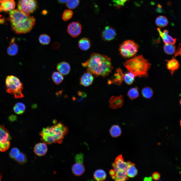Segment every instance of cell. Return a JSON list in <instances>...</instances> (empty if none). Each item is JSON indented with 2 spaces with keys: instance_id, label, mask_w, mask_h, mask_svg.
<instances>
[{
  "instance_id": "22",
  "label": "cell",
  "mask_w": 181,
  "mask_h": 181,
  "mask_svg": "<svg viewBox=\"0 0 181 181\" xmlns=\"http://www.w3.org/2000/svg\"><path fill=\"white\" fill-rule=\"evenodd\" d=\"M91 42L88 38H82L79 41L78 45L79 48L82 50L86 51L88 50L91 46Z\"/></svg>"
},
{
  "instance_id": "33",
  "label": "cell",
  "mask_w": 181,
  "mask_h": 181,
  "mask_svg": "<svg viewBox=\"0 0 181 181\" xmlns=\"http://www.w3.org/2000/svg\"><path fill=\"white\" fill-rule=\"evenodd\" d=\"M142 93L143 96L146 99H150L153 95L152 89L148 87H145L142 90Z\"/></svg>"
},
{
  "instance_id": "19",
  "label": "cell",
  "mask_w": 181,
  "mask_h": 181,
  "mask_svg": "<svg viewBox=\"0 0 181 181\" xmlns=\"http://www.w3.org/2000/svg\"><path fill=\"white\" fill-rule=\"evenodd\" d=\"M116 72L117 73L114 74L111 83L119 85L121 84L124 80V74L120 68L117 69Z\"/></svg>"
},
{
  "instance_id": "16",
  "label": "cell",
  "mask_w": 181,
  "mask_h": 181,
  "mask_svg": "<svg viewBox=\"0 0 181 181\" xmlns=\"http://www.w3.org/2000/svg\"><path fill=\"white\" fill-rule=\"evenodd\" d=\"M48 150L47 144L44 142L36 144L34 148L35 153L39 156H42L46 154Z\"/></svg>"
},
{
  "instance_id": "27",
  "label": "cell",
  "mask_w": 181,
  "mask_h": 181,
  "mask_svg": "<svg viewBox=\"0 0 181 181\" xmlns=\"http://www.w3.org/2000/svg\"><path fill=\"white\" fill-rule=\"evenodd\" d=\"M52 78L54 82L56 84H59L62 82L64 78L62 75L59 72L55 71L53 73Z\"/></svg>"
},
{
  "instance_id": "29",
  "label": "cell",
  "mask_w": 181,
  "mask_h": 181,
  "mask_svg": "<svg viewBox=\"0 0 181 181\" xmlns=\"http://www.w3.org/2000/svg\"><path fill=\"white\" fill-rule=\"evenodd\" d=\"M25 109V106L23 103L19 102L17 103L13 107V110L15 113L18 114L23 113Z\"/></svg>"
},
{
  "instance_id": "10",
  "label": "cell",
  "mask_w": 181,
  "mask_h": 181,
  "mask_svg": "<svg viewBox=\"0 0 181 181\" xmlns=\"http://www.w3.org/2000/svg\"><path fill=\"white\" fill-rule=\"evenodd\" d=\"M116 35L115 29L110 26H106L101 33V37L103 40L109 41L114 39Z\"/></svg>"
},
{
  "instance_id": "3",
  "label": "cell",
  "mask_w": 181,
  "mask_h": 181,
  "mask_svg": "<svg viewBox=\"0 0 181 181\" xmlns=\"http://www.w3.org/2000/svg\"><path fill=\"white\" fill-rule=\"evenodd\" d=\"M68 132V127L61 122L55 123L51 126L43 128L39 133L41 141L47 144H61Z\"/></svg>"
},
{
  "instance_id": "1",
  "label": "cell",
  "mask_w": 181,
  "mask_h": 181,
  "mask_svg": "<svg viewBox=\"0 0 181 181\" xmlns=\"http://www.w3.org/2000/svg\"><path fill=\"white\" fill-rule=\"evenodd\" d=\"M82 65L86 67L87 72L95 76L104 77L108 76L113 69L109 57L97 53L92 54Z\"/></svg>"
},
{
  "instance_id": "20",
  "label": "cell",
  "mask_w": 181,
  "mask_h": 181,
  "mask_svg": "<svg viewBox=\"0 0 181 181\" xmlns=\"http://www.w3.org/2000/svg\"><path fill=\"white\" fill-rule=\"evenodd\" d=\"M166 61L167 62V68L172 75L175 71L179 68V64L178 61L174 57H173L170 60Z\"/></svg>"
},
{
  "instance_id": "37",
  "label": "cell",
  "mask_w": 181,
  "mask_h": 181,
  "mask_svg": "<svg viewBox=\"0 0 181 181\" xmlns=\"http://www.w3.org/2000/svg\"><path fill=\"white\" fill-rule=\"evenodd\" d=\"M73 15V12L72 11L69 9L66 10L63 12L62 16V19L65 21H67L71 18Z\"/></svg>"
},
{
  "instance_id": "21",
  "label": "cell",
  "mask_w": 181,
  "mask_h": 181,
  "mask_svg": "<svg viewBox=\"0 0 181 181\" xmlns=\"http://www.w3.org/2000/svg\"><path fill=\"white\" fill-rule=\"evenodd\" d=\"M15 38H12L10 41V44L7 49V53L11 56H14L17 53L18 48V47L15 42Z\"/></svg>"
},
{
  "instance_id": "14",
  "label": "cell",
  "mask_w": 181,
  "mask_h": 181,
  "mask_svg": "<svg viewBox=\"0 0 181 181\" xmlns=\"http://www.w3.org/2000/svg\"><path fill=\"white\" fill-rule=\"evenodd\" d=\"M157 30L165 44L168 43L174 44L175 43L176 39L173 38L169 35L168 31V30L165 29L163 32L159 28H158Z\"/></svg>"
},
{
  "instance_id": "28",
  "label": "cell",
  "mask_w": 181,
  "mask_h": 181,
  "mask_svg": "<svg viewBox=\"0 0 181 181\" xmlns=\"http://www.w3.org/2000/svg\"><path fill=\"white\" fill-rule=\"evenodd\" d=\"M110 133L111 135L114 137H117L120 136L121 133L120 127L117 125H114L111 128Z\"/></svg>"
},
{
  "instance_id": "9",
  "label": "cell",
  "mask_w": 181,
  "mask_h": 181,
  "mask_svg": "<svg viewBox=\"0 0 181 181\" xmlns=\"http://www.w3.org/2000/svg\"><path fill=\"white\" fill-rule=\"evenodd\" d=\"M82 26L77 22H73L70 24L67 28V31L69 35L74 37H76L81 33Z\"/></svg>"
},
{
  "instance_id": "41",
  "label": "cell",
  "mask_w": 181,
  "mask_h": 181,
  "mask_svg": "<svg viewBox=\"0 0 181 181\" xmlns=\"http://www.w3.org/2000/svg\"><path fill=\"white\" fill-rule=\"evenodd\" d=\"M160 177V174L157 172H155L153 173L152 175V178L155 180H159Z\"/></svg>"
},
{
  "instance_id": "34",
  "label": "cell",
  "mask_w": 181,
  "mask_h": 181,
  "mask_svg": "<svg viewBox=\"0 0 181 181\" xmlns=\"http://www.w3.org/2000/svg\"><path fill=\"white\" fill-rule=\"evenodd\" d=\"M135 75L131 72H128L124 75V79L125 82L128 84H131L135 78Z\"/></svg>"
},
{
  "instance_id": "46",
  "label": "cell",
  "mask_w": 181,
  "mask_h": 181,
  "mask_svg": "<svg viewBox=\"0 0 181 181\" xmlns=\"http://www.w3.org/2000/svg\"><path fill=\"white\" fill-rule=\"evenodd\" d=\"M152 179L151 177H146L144 178V180L145 181H151L152 180Z\"/></svg>"
},
{
  "instance_id": "26",
  "label": "cell",
  "mask_w": 181,
  "mask_h": 181,
  "mask_svg": "<svg viewBox=\"0 0 181 181\" xmlns=\"http://www.w3.org/2000/svg\"><path fill=\"white\" fill-rule=\"evenodd\" d=\"M128 177H133L137 174L138 170L135 166L134 164L131 162L126 171Z\"/></svg>"
},
{
  "instance_id": "23",
  "label": "cell",
  "mask_w": 181,
  "mask_h": 181,
  "mask_svg": "<svg viewBox=\"0 0 181 181\" xmlns=\"http://www.w3.org/2000/svg\"><path fill=\"white\" fill-rule=\"evenodd\" d=\"M112 178L116 181H124L128 179L126 171L121 170L115 172V175L111 176Z\"/></svg>"
},
{
  "instance_id": "18",
  "label": "cell",
  "mask_w": 181,
  "mask_h": 181,
  "mask_svg": "<svg viewBox=\"0 0 181 181\" xmlns=\"http://www.w3.org/2000/svg\"><path fill=\"white\" fill-rule=\"evenodd\" d=\"M56 69L58 72L62 75H65L69 73L70 70V67L67 62H62L57 64Z\"/></svg>"
},
{
  "instance_id": "40",
  "label": "cell",
  "mask_w": 181,
  "mask_h": 181,
  "mask_svg": "<svg viewBox=\"0 0 181 181\" xmlns=\"http://www.w3.org/2000/svg\"><path fill=\"white\" fill-rule=\"evenodd\" d=\"M128 0H115L114 2L117 5L119 6H122Z\"/></svg>"
},
{
  "instance_id": "8",
  "label": "cell",
  "mask_w": 181,
  "mask_h": 181,
  "mask_svg": "<svg viewBox=\"0 0 181 181\" xmlns=\"http://www.w3.org/2000/svg\"><path fill=\"white\" fill-rule=\"evenodd\" d=\"M11 139L8 130L4 126L0 125V151L4 152L9 149Z\"/></svg>"
},
{
  "instance_id": "35",
  "label": "cell",
  "mask_w": 181,
  "mask_h": 181,
  "mask_svg": "<svg viewBox=\"0 0 181 181\" xmlns=\"http://www.w3.org/2000/svg\"><path fill=\"white\" fill-rule=\"evenodd\" d=\"M40 43L43 45H47L51 41L50 37L46 34H42L40 35L38 38Z\"/></svg>"
},
{
  "instance_id": "4",
  "label": "cell",
  "mask_w": 181,
  "mask_h": 181,
  "mask_svg": "<svg viewBox=\"0 0 181 181\" xmlns=\"http://www.w3.org/2000/svg\"><path fill=\"white\" fill-rule=\"evenodd\" d=\"M123 64L130 72L139 77L148 76V71L151 65L142 55L135 56L125 61Z\"/></svg>"
},
{
  "instance_id": "13",
  "label": "cell",
  "mask_w": 181,
  "mask_h": 181,
  "mask_svg": "<svg viewBox=\"0 0 181 181\" xmlns=\"http://www.w3.org/2000/svg\"><path fill=\"white\" fill-rule=\"evenodd\" d=\"M124 102L123 98L122 95L113 96L109 100V106L113 109L120 108L123 106Z\"/></svg>"
},
{
  "instance_id": "39",
  "label": "cell",
  "mask_w": 181,
  "mask_h": 181,
  "mask_svg": "<svg viewBox=\"0 0 181 181\" xmlns=\"http://www.w3.org/2000/svg\"><path fill=\"white\" fill-rule=\"evenodd\" d=\"M175 56H181V43L179 44L176 50L174 53Z\"/></svg>"
},
{
  "instance_id": "38",
  "label": "cell",
  "mask_w": 181,
  "mask_h": 181,
  "mask_svg": "<svg viewBox=\"0 0 181 181\" xmlns=\"http://www.w3.org/2000/svg\"><path fill=\"white\" fill-rule=\"evenodd\" d=\"M20 152V151L18 148H13L11 150L9 153V156L11 158L14 159Z\"/></svg>"
},
{
  "instance_id": "48",
  "label": "cell",
  "mask_w": 181,
  "mask_h": 181,
  "mask_svg": "<svg viewBox=\"0 0 181 181\" xmlns=\"http://www.w3.org/2000/svg\"><path fill=\"white\" fill-rule=\"evenodd\" d=\"M179 103H180V105L181 106V99L180 100V101H179Z\"/></svg>"
},
{
  "instance_id": "7",
  "label": "cell",
  "mask_w": 181,
  "mask_h": 181,
  "mask_svg": "<svg viewBox=\"0 0 181 181\" xmlns=\"http://www.w3.org/2000/svg\"><path fill=\"white\" fill-rule=\"evenodd\" d=\"M18 9L26 14L29 15L33 13L37 7V0H19Z\"/></svg>"
},
{
  "instance_id": "24",
  "label": "cell",
  "mask_w": 181,
  "mask_h": 181,
  "mask_svg": "<svg viewBox=\"0 0 181 181\" xmlns=\"http://www.w3.org/2000/svg\"><path fill=\"white\" fill-rule=\"evenodd\" d=\"M106 177V174L105 171L102 169L96 170L94 173V177L97 181H102L104 180Z\"/></svg>"
},
{
  "instance_id": "6",
  "label": "cell",
  "mask_w": 181,
  "mask_h": 181,
  "mask_svg": "<svg viewBox=\"0 0 181 181\" xmlns=\"http://www.w3.org/2000/svg\"><path fill=\"white\" fill-rule=\"evenodd\" d=\"M139 48L138 45L133 41L128 40L123 42L120 46L119 51L123 57H131L136 54Z\"/></svg>"
},
{
  "instance_id": "44",
  "label": "cell",
  "mask_w": 181,
  "mask_h": 181,
  "mask_svg": "<svg viewBox=\"0 0 181 181\" xmlns=\"http://www.w3.org/2000/svg\"><path fill=\"white\" fill-rule=\"evenodd\" d=\"M109 173L110 175L112 176L115 175V172L114 169H111Z\"/></svg>"
},
{
  "instance_id": "17",
  "label": "cell",
  "mask_w": 181,
  "mask_h": 181,
  "mask_svg": "<svg viewBox=\"0 0 181 181\" xmlns=\"http://www.w3.org/2000/svg\"><path fill=\"white\" fill-rule=\"evenodd\" d=\"M94 79L93 75L87 72L81 77L80 83V84L84 86H88L92 84Z\"/></svg>"
},
{
  "instance_id": "5",
  "label": "cell",
  "mask_w": 181,
  "mask_h": 181,
  "mask_svg": "<svg viewBox=\"0 0 181 181\" xmlns=\"http://www.w3.org/2000/svg\"><path fill=\"white\" fill-rule=\"evenodd\" d=\"M5 84L7 92L14 95L16 99L23 97L22 93L23 84L17 77L13 75L8 76L6 78Z\"/></svg>"
},
{
  "instance_id": "25",
  "label": "cell",
  "mask_w": 181,
  "mask_h": 181,
  "mask_svg": "<svg viewBox=\"0 0 181 181\" xmlns=\"http://www.w3.org/2000/svg\"><path fill=\"white\" fill-rule=\"evenodd\" d=\"M168 21L167 18L164 16H160L156 18L155 23L156 25L160 27L166 26L168 24Z\"/></svg>"
},
{
  "instance_id": "32",
  "label": "cell",
  "mask_w": 181,
  "mask_h": 181,
  "mask_svg": "<svg viewBox=\"0 0 181 181\" xmlns=\"http://www.w3.org/2000/svg\"><path fill=\"white\" fill-rule=\"evenodd\" d=\"M127 95L129 98L131 100L138 97L139 94L138 88L134 87L130 89L127 92Z\"/></svg>"
},
{
  "instance_id": "47",
  "label": "cell",
  "mask_w": 181,
  "mask_h": 181,
  "mask_svg": "<svg viewBox=\"0 0 181 181\" xmlns=\"http://www.w3.org/2000/svg\"><path fill=\"white\" fill-rule=\"evenodd\" d=\"M180 125L181 127V119H180Z\"/></svg>"
},
{
  "instance_id": "15",
  "label": "cell",
  "mask_w": 181,
  "mask_h": 181,
  "mask_svg": "<svg viewBox=\"0 0 181 181\" xmlns=\"http://www.w3.org/2000/svg\"><path fill=\"white\" fill-rule=\"evenodd\" d=\"M130 162L124 161L122 155H120L116 158L114 163L121 170L126 171Z\"/></svg>"
},
{
  "instance_id": "43",
  "label": "cell",
  "mask_w": 181,
  "mask_h": 181,
  "mask_svg": "<svg viewBox=\"0 0 181 181\" xmlns=\"http://www.w3.org/2000/svg\"><path fill=\"white\" fill-rule=\"evenodd\" d=\"M16 116L14 115H11L9 117V119L11 121H13L16 119Z\"/></svg>"
},
{
  "instance_id": "30",
  "label": "cell",
  "mask_w": 181,
  "mask_h": 181,
  "mask_svg": "<svg viewBox=\"0 0 181 181\" xmlns=\"http://www.w3.org/2000/svg\"><path fill=\"white\" fill-rule=\"evenodd\" d=\"M15 160L20 164H24L27 162L26 155L22 152H20L14 158Z\"/></svg>"
},
{
  "instance_id": "36",
  "label": "cell",
  "mask_w": 181,
  "mask_h": 181,
  "mask_svg": "<svg viewBox=\"0 0 181 181\" xmlns=\"http://www.w3.org/2000/svg\"><path fill=\"white\" fill-rule=\"evenodd\" d=\"M80 2V0H68L66 6L69 9H74L78 5Z\"/></svg>"
},
{
  "instance_id": "45",
  "label": "cell",
  "mask_w": 181,
  "mask_h": 181,
  "mask_svg": "<svg viewBox=\"0 0 181 181\" xmlns=\"http://www.w3.org/2000/svg\"><path fill=\"white\" fill-rule=\"evenodd\" d=\"M57 1L60 3L64 4L66 3L68 0H57Z\"/></svg>"
},
{
  "instance_id": "42",
  "label": "cell",
  "mask_w": 181,
  "mask_h": 181,
  "mask_svg": "<svg viewBox=\"0 0 181 181\" xmlns=\"http://www.w3.org/2000/svg\"><path fill=\"white\" fill-rule=\"evenodd\" d=\"M6 22V19L2 15H0V25L4 24Z\"/></svg>"
},
{
  "instance_id": "12",
  "label": "cell",
  "mask_w": 181,
  "mask_h": 181,
  "mask_svg": "<svg viewBox=\"0 0 181 181\" xmlns=\"http://www.w3.org/2000/svg\"><path fill=\"white\" fill-rule=\"evenodd\" d=\"M15 7L14 0H0V12H7L14 10Z\"/></svg>"
},
{
  "instance_id": "2",
  "label": "cell",
  "mask_w": 181,
  "mask_h": 181,
  "mask_svg": "<svg viewBox=\"0 0 181 181\" xmlns=\"http://www.w3.org/2000/svg\"><path fill=\"white\" fill-rule=\"evenodd\" d=\"M9 19L12 30L18 34L30 32L34 26L36 20L34 17L23 13L18 9L10 12Z\"/></svg>"
},
{
  "instance_id": "11",
  "label": "cell",
  "mask_w": 181,
  "mask_h": 181,
  "mask_svg": "<svg viewBox=\"0 0 181 181\" xmlns=\"http://www.w3.org/2000/svg\"><path fill=\"white\" fill-rule=\"evenodd\" d=\"M75 159L76 162L72 166V171L74 175L79 176L82 175L85 171L84 166L82 164L83 159L76 158Z\"/></svg>"
},
{
  "instance_id": "31",
  "label": "cell",
  "mask_w": 181,
  "mask_h": 181,
  "mask_svg": "<svg viewBox=\"0 0 181 181\" xmlns=\"http://www.w3.org/2000/svg\"><path fill=\"white\" fill-rule=\"evenodd\" d=\"M165 52L169 55H172L175 52L176 47L174 44L168 43L165 44L163 47Z\"/></svg>"
}]
</instances>
